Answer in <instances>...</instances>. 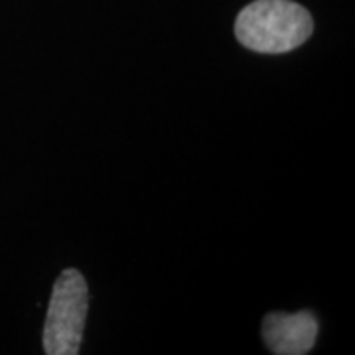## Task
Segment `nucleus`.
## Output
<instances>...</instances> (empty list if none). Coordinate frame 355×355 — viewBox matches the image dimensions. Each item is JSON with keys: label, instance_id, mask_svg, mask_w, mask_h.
I'll use <instances>...</instances> for the list:
<instances>
[{"label": "nucleus", "instance_id": "obj_2", "mask_svg": "<svg viewBox=\"0 0 355 355\" xmlns=\"http://www.w3.org/2000/svg\"><path fill=\"white\" fill-rule=\"evenodd\" d=\"M89 288L77 268H65L51 291L44 324V352L48 355H77L87 320Z\"/></svg>", "mask_w": 355, "mask_h": 355}, {"label": "nucleus", "instance_id": "obj_1", "mask_svg": "<svg viewBox=\"0 0 355 355\" xmlns=\"http://www.w3.org/2000/svg\"><path fill=\"white\" fill-rule=\"evenodd\" d=\"M314 32V20L292 0H254L235 20V36L247 50L284 53L300 48Z\"/></svg>", "mask_w": 355, "mask_h": 355}, {"label": "nucleus", "instance_id": "obj_3", "mask_svg": "<svg viewBox=\"0 0 355 355\" xmlns=\"http://www.w3.org/2000/svg\"><path fill=\"white\" fill-rule=\"evenodd\" d=\"M318 338V320L312 312H272L263 320V340L277 355L308 354Z\"/></svg>", "mask_w": 355, "mask_h": 355}]
</instances>
